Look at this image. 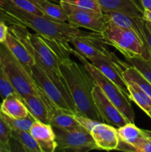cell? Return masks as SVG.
Returning <instances> with one entry per match:
<instances>
[{"instance_id":"d6a6232c","label":"cell","mask_w":151,"mask_h":152,"mask_svg":"<svg viewBox=\"0 0 151 152\" xmlns=\"http://www.w3.org/2000/svg\"><path fill=\"white\" fill-rule=\"evenodd\" d=\"M8 32V26L6 22L0 19V42H4L7 37Z\"/></svg>"},{"instance_id":"ffe728a7","label":"cell","mask_w":151,"mask_h":152,"mask_svg":"<svg viewBox=\"0 0 151 152\" xmlns=\"http://www.w3.org/2000/svg\"><path fill=\"white\" fill-rule=\"evenodd\" d=\"M127 83L128 97L130 101H133L144 112L147 114L151 110V99L138 85L133 82Z\"/></svg>"},{"instance_id":"7a4b0ae2","label":"cell","mask_w":151,"mask_h":152,"mask_svg":"<svg viewBox=\"0 0 151 152\" xmlns=\"http://www.w3.org/2000/svg\"><path fill=\"white\" fill-rule=\"evenodd\" d=\"M59 70L65 80L77 114L105 123L99 114L93 96L96 83L82 64H78L69 57L62 58Z\"/></svg>"},{"instance_id":"52a82bcc","label":"cell","mask_w":151,"mask_h":152,"mask_svg":"<svg viewBox=\"0 0 151 152\" xmlns=\"http://www.w3.org/2000/svg\"><path fill=\"white\" fill-rule=\"evenodd\" d=\"M53 128L57 143L56 151H89L97 149L90 132L81 126L70 129Z\"/></svg>"},{"instance_id":"4dcf8cb0","label":"cell","mask_w":151,"mask_h":152,"mask_svg":"<svg viewBox=\"0 0 151 152\" xmlns=\"http://www.w3.org/2000/svg\"><path fill=\"white\" fill-rule=\"evenodd\" d=\"M137 152H151V131H147V136L136 147Z\"/></svg>"},{"instance_id":"cb8c5ba5","label":"cell","mask_w":151,"mask_h":152,"mask_svg":"<svg viewBox=\"0 0 151 152\" xmlns=\"http://www.w3.org/2000/svg\"><path fill=\"white\" fill-rule=\"evenodd\" d=\"M125 82H133L139 86L151 99V83L133 65H130L122 73Z\"/></svg>"},{"instance_id":"277c9868","label":"cell","mask_w":151,"mask_h":152,"mask_svg":"<svg viewBox=\"0 0 151 152\" xmlns=\"http://www.w3.org/2000/svg\"><path fill=\"white\" fill-rule=\"evenodd\" d=\"M101 34L104 41L118 50L126 59L135 56L150 59L146 42L135 31L106 22Z\"/></svg>"},{"instance_id":"83f0119b","label":"cell","mask_w":151,"mask_h":152,"mask_svg":"<svg viewBox=\"0 0 151 152\" xmlns=\"http://www.w3.org/2000/svg\"><path fill=\"white\" fill-rule=\"evenodd\" d=\"M13 94H17V92L12 86L5 71L0 63V96L2 99H4L7 96Z\"/></svg>"},{"instance_id":"4fadbf2b","label":"cell","mask_w":151,"mask_h":152,"mask_svg":"<svg viewBox=\"0 0 151 152\" xmlns=\"http://www.w3.org/2000/svg\"><path fill=\"white\" fill-rule=\"evenodd\" d=\"M97 149L112 151L118 148L119 144L117 129L106 123H99L90 131Z\"/></svg>"},{"instance_id":"f546056e","label":"cell","mask_w":151,"mask_h":152,"mask_svg":"<svg viewBox=\"0 0 151 152\" xmlns=\"http://www.w3.org/2000/svg\"><path fill=\"white\" fill-rule=\"evenodd\" d=\"M74 117H75L76 121L78 122V124H79L81 127L85 129L86 130L89 131L90 132V131L92 130V129H93L96 124L100 123V122L97 121V120L89 118V117H84V116L80 115V114H74Z\"/></svg>"},{"instance_id":"d6986e66","label":"cell","mask_w":151,"mask_h":152,"mask_svg":"<svg viewBox=\"0 0 151 152\" xmlns=\"http://www.w3.org/2000/svg\"><path fill=\"white\" fill-rule=\"evenodd\" d=\"M102 13L116 11L133 16L142 17L143 11L131 0H98Z\"/></svg>"},{"instance_id":"d4e9b609","label":"cell","mask_w":151,"mask_h":152,"mask_svg":"<svg viewBox=\"0 0 151 152\" xmlns=\"http://www.w3.org/2000/svg\"><path fill=\"white\" fill-rule=\"evenodd\" d=\"M1 115H2L4 120L7 122V124L11 128L12 130L30 132V129L33 123L36 121L34 117L30 114H29V115L27 117L22 119L12 118V117L5 115L2 112H1Z\"/></svg>"},{"instance_id":"d590c367","label":"cell","mask_w":151,"mask_h":152,"mask_svg":"<svg viewBox=\"0 0 151 152\" xmlns=\"http://www.w3.org/2000/svg\"><path fill=\"white\" fill-rule=\"evenodd\" d=\"M141 3L144 10L151 9V0H141Z\"/></svg>"},{"instance_id":"5bb4252c","label":"cell","mask_w":151,"mask_h":152,"mask_svg":"<svg viewBox=\"0 0 151 152\" xmlns=\"http://www.w3.org/2000/svg\"><path fill=\"white\" fill-rule=\"evenodd\" d=\"M119 144L117 149L136 151V148L147 136V130L138 128L134 123H126L117 129Z\"/></svg>"},{"instance_id":"836d02e7","label":"cell","mask_w":151,"mask_h":152,"mask_svg":"<svg viewBox=\"0 0 151 152\" xmlns=\"http://www.w3.org/2000/svg\"><path fill=\"white\" fill-rule=\"evenodd\" d=\"M11 151V145L10 144H6L2 142H0V152H10Z\"/></svg>"},{"instance_id":"8992f818","label":"cell","mask_w":151,"mask_h":152,"mask_svg":"<svg viewBox=\"0 0 151 152\" xmlns=\"http://www.w3.org/2000/svg\"><path fill=\"white\" fill-rule=\"evenodd\" d=\"M72 54L75 55L81 61L84 68L93 77L96 84L102 89L107 97L124 114L127 120L130 123H134L136 115L128 96L124 94L115 83L103 75L94 65H92L91 62L87 60V59L78 53L73 48L72 50Z\"/></svg>"},{"instance_id":"ac0fdd59","label":"cell","mask_w":151,"mask_h":152,"mask_svg":"<svg viewBox=\"0 0 151 152\" xmlns=\"http://www.w3.org/2000/svg\"><path fill=\"white\" fill-rule=\"evenodd\" d=\"M0 110L3 114L15 119L25 118L30 112L23 99L18 94H13L3 99Z\"/></svg>"},{"instance_id":"8d00e7d4","label":"cell","mask_w":151,"mask_h":152,"mask_svg":"<svg viewBox=\"0 0 151 152\" xmlns=\"http://www.w3.org/2000/svg\"><path fill=\"white\" fill-rule=\"evenodd\" d=\"M131 1H133V2L134 3V4H136L139 9H140V10H142V11H144V9L143 7H142V3H141V0H131Z\"/></svg>"},{"instance_id":"44dd1931","label":"cell","mask_w":151,"mask_h":152,"mask_svg":"<svg viewBox=\"0 0 151 152\" xmlns=\"http://www.w3.org/2000/svg\"><path fill=\"white\" fill-rule=\"evenodd\" d=\"M21 10L38 16H45L33 0H0V10Z\"/></svg>"},{"instance_id":"9c48e42d","label":"cell","mask_w":151,"mask_h":152,"mask_svg":"<svg viewBox=\"0 0 151 152\" xmlns=\"http://www.w3.org/2000/svg\"><path fill=\"white\" fill-rule=\"evenodd\" d=\"M68 15L69 23L77 28H84L93 32L102 33L106 25L103 13L79 8L69 4L60 3Z\"/></svg>"},{"instance_id":"5b68a950","label":"cell","mask_w":151,"mask_h":152,"mask_svg":"<svg viewBox=\"0 0 151 152\" xmlns=\"http://www.w3.org/2000/svg\"><path fill=\"white\" fill-rule=\"evenodd\" d=\"M0 63L12 86L22 99L39 91L32 75L16 59L4 42H0Z\"/></svg>"},{"instance_id":"ba28073f","label":"cell","mask_w":151,"mask_h":152,"mask_svg":"<svg viewBox=\"0 0 151 152\" xmlns=\"http://www.w3.org/2000/svg\"><path fill=\"white\" fill-rule=\"evenodd\" d=\"M74 49L86 59L92 57H111L115 55L103 40L101 33L86 32L75 36L70 42Z\"/></svg>"},{"instance_id":"7402d4cb","label":"cell","mask_w":151,"mask_h":152,"mask_svg":"<svg viewBox=\"0 0 151 152\" xmlns=\"http://www.w3.org/2000/svg\"><path fill=\"white\" fill-rule=\"evenodd\" d=\"M50 125L52 127L63 129H73L80 126L74 117V114L59 108H55L52 112Z\"/></svg>"},{"instance_id":"3957f363","label":"cell","mask_w":151,"mask_h":152,"mask_svg":"<svg viewBox=\"0 0 151 152\" xmlns=\"http://www.w3.org/2000/svg\"><path fill=\"white\" fill-rule=\"evenodd\" d=\"M31 74L38 88L56 108L76 114L75 105L62 74L43 69L36 63L31 68Z\"/></svg>"},{"instance_id":"4316f807","label":"cell","mask_w":151,"mask_h":152,"mask_svg":"<svg viewBox=\"0 0 151 152\" xmlns=\"http://www.w3.org/2000/svg\"><path fill=\"white\" fill-rule=\"evenodd\" d=\"M60 3H65L84 10H92L99 13H102L98 0H59Z\"/></svg>"},{"instance_id":"9a60e30c","label":"cell","mask_w":151,"mask_h":152,"mask_svg":"<svg viewBox=\"0 0 151 152\" xmlns=\"http://www.w3.org/2000/svg\"><path fill=\"white\" fill-rule=\"evenodd\" d=\"M30 133L36 140L41 152L56 151L57 143L51 125L36 120L30 129Z\"/></svg>"},{"instance_id":"1f68e13d","label":"cell","mask_w":151,"mask_h":152,"mask_svg":"<svg viewBox=\"0 0 151 152\" xmlns=\"http://www.w3.org/2000/svg\"><path fill=\"white\" fill-rule=\"evenodd\" d=\"M144 31L145 42H146L147 47L148 50H149L151 59V30L150 28L147 26L146 22H145L144 27Z\"/></svg>"},{"instance_id":"8fae6325","label":"cell","mask_w":151,"mask_h":152,"mask_svg":"<svg viewBox=\"0 0 151 152\" xmlns=\"http://www.w3.org/2000/svg\"><path fill=\"white\" fill-rule=\"evenodd\" d=\"M93 96L98 112L105 123L116 128L129 123L124 114L107 97L97 85L93 88Z\"/></svg>"},{"instance_id":"30bf717a","label":"cell","mask_w":151,"mask_h":152,"mask_svg":"<svg viewBox=\"0 0 151 152\" xmlns=\"http://www.w3.org/2000/svg\"><path fill=\"white\" fill-rule=\"evenodd\" d=\"M87 60L128 96L127 83L123 77L122 73L130 65V63L123 62L115 54L111 57L89 58Z\"/></svg>"},{"instance_id":"603a6c76","label":"cell","mask_w":151,"mask_h":152,"mask_svg":"<svg viewBox=\"0 0 151 152\" xmlns=\"http://www.w3.org/2000/svg\"><path fill=\"white\" fill-rule=\"evenodd\" d=\"M11 139L22 147V150L28 152H41L38 143L30 132L12 130Z\"/></svg>"},{"instance_id":"ab89813d","label":"cell","mask_w":151,"mask_h":152,"mask_svg":"<svg viewBox=\"0 0 151 152\" xmlns=\"http://www.w3.org/2000/svg\"><path fill=\"white\" fill-rule=\"evenodd\" d=\"M0 106H1V103H0Z\"/></svg>"},{"instance_id":"e575fe53","label":"cell","mask_w":151,"mask_h":152,"mask_svg":"<svg viewBox=\"0 0 151 152\" xmlns=\"http://www.w3.org/2000/svg\"><path fill=\"white\" fill-rule=\"evenodd\" d=\"M0 19L4 21V22H7V23L10 24V25H11V24H14L13 21L12 20V19H10L9 17H7V16H6L5 14H4L1 10H0Z\"/></svg>"},{"instance_id":"7c38bea8","label":"cell","mask_w":151,"mask_h":152,"mask_svg":"<svg viewBox=\"0 0 151 152\" xmlns=\"http://www.w3.org/2000/svg\"><path fill=\"white\" fill-rule=\"evenodd\" d=\"M23 100L30 114L36 120L50 124L52 112L57 108L52 104L40 89L38 93L29 95Z\"/></svg>"},{"instance_id":"2e32d148","label":"cell","mask_w":151,"mask_h":152,"mask_svg":"<svg viewBox=\"0 0 151 152\" xmlns=\"http://www.w3.org/2000/svg\"><path fill=\"white\" fill-rule=\"evenodd\" d=\"M103 15L106 22H111L117 26L135 31L145 42L144 31L145 21L142 17L130 16L127 13L116 11L105 12Z\"/></svg>"},{"instance_id":"f1b7e54d","label":"cell","mask_w":151,"mask_h":152,"mask_svg":"<svg viewBox=\"0 0 151 152\" xmlns=\"http://www.w3.org/2000/svg\"><path fill=\"white\" fill-rule=\"evenodd\" d=\"M11 132V128L3 118L1 110H0V142L10 145Z\"/></svg>"},{"instance_id":"484cf974","label":"cell","mask_w":151,"mask_h":152,"mask_svg":"<svg viewBox=\"0 0 151 152\" xmlns=\"http://www.w3.org/2000/svg\"><path fill=\"white\" fill-rule=\"evenodd\" d=\"M128 63L136 68L148 82L151 83V59L135 56L127 59Z\"/></svg>"},{"instance_id":"e0dca14e","label":"cell","mask_w":151,"mask_h":152,"mask_svg":"<svg viewBox=\"0 0 151 152\" xmlns=\"http://www.w3.org/2000/svg\"><path fill=\"white\" fill-rule=\"evenodd\" d=\"M4 42L10 49L12 53L16 56V59L25 66L27 71L31 74V68L35 65L36 62L33 56L29 51L27 46L9 31Z\"/></svg>"},{"instance_id":"6da1fadb","label":"cell","mask_w":151,"mask_h":152,"mask_svg":"<svg viewBox=\"0 0 151 152\" xmlns=\"http://www.w3.org/2000/svg\"><path fill=\"white\" fill-rule=\"evenodd\" d=\"M0 10L12 19L14 24L30 28L36 34L41 36L62 57H69L70 54L72 53L73 48L70 45L71 39L86 33L69 22H59L45 16H38L12 9Z\"/></svg>"},{"instance_id":"74e56055","label":"cell","mask_w":151,"mask_h":152,"mask_svg":"<svg viewBox=\"0 0 151 152\" xmlns=\"http://www.w3.org/2000/svg\"><path fill=\"white\" fill-rule=\"evenodd\" d=\"M146 23H147V26L149 27V28H150V30H151V22H146Z\"/></svg>"},{"instance_id":"f35d334b","label":"cell","mask_w":151,"mask_h":152,"mask_svg":"<svg viewBox=\"0 0 151 152\" xmlns=\"http://www.w3.org/2000/svg\"><path fill=\"white\" fill-rule=\"evenodd\" d=\"M147 114V115H148V117H149L151 119V110H150V111L149 112H148Z\"/></svg>"}]
</instances>
